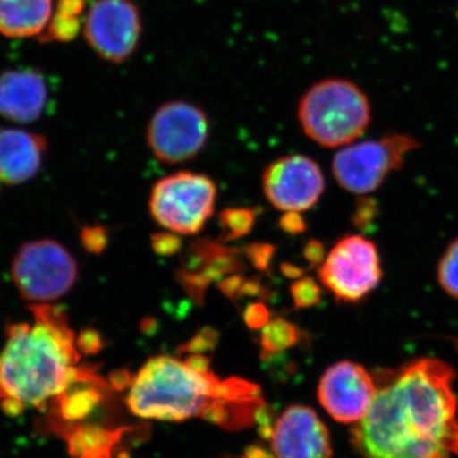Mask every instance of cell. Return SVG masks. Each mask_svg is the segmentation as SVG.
<instances>
[{
	"label": "cell",
	"mask_w": 458,
	"mask_h": 458,
	"mask_svg": "<svg viewBox=\"0 0 458 458\" xmlns=\"http://www.w3.org/2000/svg\"><path fill=\"white\" fill-rule=\"evenodd\" d=\"M456 372L436 358H419L376 378L366 417L352 430L363 458L458 456Z\"/></svg>",
	"instance_id": "obj_1"
},
{
	"label": "cell",
	"mask_w": 458,
	"mask_h": 458,
	"mask_svg": "<svg viewBox=\"0 0 458 458\" xmlns=\"http://www.w3.org/2000/svg\"><path fill=\"white\" fill-rule=\"evenodd\" d=\"M32 322L8 325L0 352V406L12 417L53 408L74 385L98 377L80 364L77 337L59 307L31 304Z\"/></svg>",
	"instance_id": "obj_2"
},
{
	"label": "cell",
	"mask_w": 458,
	"mask_h": 458,
	"mask_svg": "<svg viewBox=\"0 0 458 458\" xmlns=\"http://www.w3.org/2000/svg\"><path fill=\"white\" fill-rule=\"evenodd\" d=\"M204 354L186 360L150 358L128 386L126 403L135 417L181 421L204 418L219 426H250L264 405L258 386L245 379H221Z\"/></svg>",
	"instance_id": "obj_3"
},
{
	"label": "cell",
	"mask_w": 458,
	"mask_h": 458,
	"mask_svg": "<svg viewBox=\"0 0 458 458\" xmlns=\"http://www.w3.org/2000/svg\"><path fill=\"white\" fill-rule=\"evenodd\" d=\"M297 119L304 134L318 146L343 148L367 131L372 107L363 89L352 81L327 78L303 93Z\"/></svg>",
	"instance_id": "obj_4"
},
{
	"label": "cell",
	"mask_w": 458,
	"mask_h": 458,
	"mask_svg": "<svg viewBox=\"0 0 458 458\" xmlns=\"http://www.w3.org/2000/svg\"><path fill=\"white\" fill-rule=\"evenodd\" d=\"M216 186L210 177L177 172L156 183L149 209L161 227L176 234H197L213 216Z\"/></svg>",
	"instance_id": "obj_5"
},
{
	"label": "cell",
	"mask_w": 458,
	"mask_h": 458,
	"mask_svg": "<svg viewBox=\"0 0 458 458\" xmlns=\"http://www.w3.org/2000/svg\"><path fill=\"white\" fill-rule=\"evenodd\" d=\"M12 280L18 293L32 304L64 297L78 278L73 255L54 240H35L20 247L12 261Z\"/></svg>",
	"instance_id": "obj_6"
},
{
	"label": "cell",
	"mask_w": 458,
	"mask_h": 458,
	"mask_svg": "<svg viewBox=\"0 0 458 458\" xmlns=\"http://www.w3.org/2000/svg\"><path fill=\"white\" fill-rule=\"evenodd\" d=\"M417 148L418 140L403 134H388L379 140L349 144L334 156V177L346 191L369 194L393 172L399 171L408 153Z\"/></svg>",
	"instance_id": "obj_7"
},
{
	"label": "cell",
	"mask_w": 458,
	"mask_h": 458,
	"mask_svg": "<svg viewBox=\"0 0 458 458\" xmlns=\"http://www.w3.org/2000/svg\"><path fill=\"white\" fill-rule=\"evenodd\" d=\"M209 134L207 113L186 99H172L157 107L146 129L150 152L167 165L183 164L200 155Z\"/></svg>",
	"instance_id": "obj_8"
},
{
	"label": "cell",
	"mask_w": 458,
	"mask_h": 458,
	"mask_svg": "<svg viewBox=\"0 0 458 458\" xmlns=\"http://www.w3.org/2000/svg\"><path fill=\"white\" fill-rule=\"evenodd\" d=\"M318 278L339 302L360 303L381 283L378 249L369 238L344 237L325 258Z\"/></svg>",
	"instance_id": "obj_9"
},
{
	"label": "cell",
	"mask_w": 458,
	"mask_h": 458,
	"mask_svg": "<svg viewBox=\"0 0 458 458\" xmlns=\"http://www.w3.org/2000/svg\"><path fill=\"white\" fill-rule=\"evenodd\" d=\"M82 31L99 59L123 64L140 49L143 14L135 0H93L87 8Z\"/></svg>",
	"instance_id": "obj_10"
},
{
	"label": "cell",
	"mask_w": 458,
	"mask_h": 458,
	"mask_svg": "<svg viewBox=\"0 0 458 458\" xmlns=\"http://www.w3.org/2000/svg\"><path fill=\"white\" fill-rule=\"evenodd\" d=\"M262 189L276 209L301 213L311 209L324 194V174L310 157H280L265 168Z\"/></svg>",
	"instance_id": "obj_11"
},
{
	"label": "cell",
	"mask_w": 458,
	"mask_h": 458,
	"mask_svg": "<svg viewBox=\"0 0 458 458\" xmlns=\"http://www.w3.org/2000/svg\"><path fill=\"white\" fill-rule=\"evenodd\" d=\"M377 394L376 378L354 361L328 367L319 379V403L340 423H358L366 417Z\"/></svg>",
	"instance_id": "obj_12"
},
{
	"label": "cell",
	"mask_w": 458,
	"mask_h": 458,
	"mask_svg": "<svg viewBox=\"0 0 458 458\" xmlns=\"http://www.w3.org/2000/svg\"><path fill=\"white\" fill-rule=\"evenodd\" d=\"M271 454L276 458H331L330 434L309 406L285 409L271 429Z\"/></svg>",
	"instance_id": "obj_13"
},
{
	"label": "cell",
	"mask_w": 458,
	"mask_h": 458,
	"mask_svg": "<svg viewBox=\"0 0 458 458\" xmlns=\"http://www.w3.org/2000/svg\"><path fill=\"white\" fill-rule=\"evenodd\" d=\"M49 104L47 78L35 69H14L0 74V114L12 122L40 119Z\"/></svg>",
	"instance_id": "obj_14"
},
{
	"label": "cell",
	"mask_w": 458,
	"mask_h": 458,
	"mask_svg": "<svg viewBox=\"0 0 458 458\" xmlns=\"http://www.w3.org/2000/svg\"><path fill=\"white\" fill-rule=\"evenodd\" d=\"M42 135L20 129H0V182L20 185L36 176L47 152Z\"/></svg>",
	"instance_id": "obj_15"
},
{
	"label": "cell",
	"mask_w": 458,
	"mask_h": 458,
	"mask_svg": "<svg viewBox=\"0 0 458 458\" xmlns=\"http://www.w3.org/2000/svg\"><path fill=\"white\" fill-rule=\"evenodd\" d=\"M53 11V0H0V33L12 38L40 35Z\"/></svg>",
	"instance_id": "obj_16"
},
{
	"label": "cell",
	"mask_w": 458,
	"mask_h": 458,
	"mask_svg": "<svg viewBox=\"0 0 458 458\" xmlns=\"http://www.w3.org/2000/svg\"><path fill=\"white\" fill-rule=\"evenodd\" d=\"M87 0H56L49 25L42 33L41 41H73L83 30Z\"/></svg>",
	"instance_id": "obj_17"
},
{
	"label": "cell",
	"mask_w": 458,
	"mask_h": 458,
	"mask_svg": "<svg viewBox=\"0 0 458 458\" xmlns=\"http://www.w3.org/2000/svg\"><path fill=\"white\" fill-rule=\"evenodd\" d=\"M72 454L78 458H104L108 452V443L113 433L98 428L69 429L66 436Z\"/></svg>",
	"instance_id": "obj_18"
},
{
	"label": "cell",
	"mask_w": 458,
	"mask_h": 458,
	"mask_svg": "<svg viewBox=\"0 0 458 458\" xmlns=\"http://www.w3.org/2000/svg\"><path fill=\"white\" fill-rule=\"evenodd\" d=\"M301 333L298 327L286 319L278 318L270 319L261 328L260 344L262 355L278 354L292 348L300 340Z\"/></svg>",
	"instance_id": "obj_19"
},
{
	"label": "cell",
	"mask_w": 458,
	"mask_h": 458,
	"mask_svg": "<svg viewBox=\"0 0 458 458\" xmlns=\"http://www.w3.org/2000/svg\"><path fill=\"white\" fill-rule=\"evenodd\" d=\"M255 222V210L247 208H229L223 210L219 216L223 240L234 241L245 237L254 228Z\"/></svg>",
	"instance_id": "obj_20"
},
{
	"label": "cell",
	"mask_w": 458,
	"mask_h": 458,
	"mask_svg": "<svg viewBox=\"0 0 458 458\" xmlns=\"http://www.w3.org/2000/svg\"><path fill=\"white\" fill-rule=\"evenodd\" d=\"M438 282L445 293L458 300V237L452 241L439 260Z\"/></svg>",
	"instance_id": "obj_21"
},
{
	"label": "cell",
	"mask_w": 458,
	"mask_h": 458,
	"mask_svg": "<svg viewBox=\"0 0 458 458\" xmlns=\"http://www.w3.org/2000/svg\"><path fill=\"white\" fill-rule=\"evenodd\" d=\"M291 295L297 309H310L321 302L322 289L315 279L301 276L292 284Z\"/></svg>",
	"instance_id": "obj_22"
},
{
	"label": "cell",
	"mask_w": 458,
	"mask_h": 458,
	"mask_svg": "<svg viewBox=\"0 0 458 458\" xmlns=\"http://www.w3.org/2000/svg\"><path fill=\"white\" fill-rule=\"evenodd\" d=\"M152 249L157 255L172 256L179 254L182 249V241L174 232H162L152 236Z\"/></svg>",
	"instance_id": "obj_23"
},
{
	"label": "cell",
	"mask_w": 458,
	"mask_h": 458,
	"mask_svg": "<svg viewBox=\"0 0 458 458\" xmlns=\"http://www.w3.org/2000/svg\"><path fill=\"white\" fill-rule=\"evenodd\" d=\"M216 331L210 327H205L203 330L199 331L197 335L192 337L189 343L181 348V352H189V354H204L205 352L212 349L216 345Z\"/></svg>",
	"instance_id": "obj_24"
},
{
	"label": "cell",
	"mask_w": 458,
	"mask_h": 458,
	"mask_svg": "<svg viewBox=\"0 0 458 458\" xmlns=\"http://www.w3.org/2000/svg\"><path fill=\"white\" fill-rule=\"evenodd\" d=\"M82 243L89 254L98 255L106 249L108 238L102 227H86L82 229Z\"/></svg>",
	"instance_id": "obj_25"
},
{
	"label": "cell",
	"mask_w": 458,
	"mask_h": 458,
	"mask_svg": "<svg viewBox=\"0 0 458 458\" xmlns=\"http://www.w3.org/2000/svg\"><path fill=\"white\" fill-rule=\"evenodd\" d=\"M245 252L247 259L251 261L256 269L265 271L269 269L276 247L267 245V243H255V245L247 247Z\"/></svg>",
	"instance_id": "obj_26"
},
{
	"label": "cell",
	"mask_w": 458,
	"mask_h": 458,
	"mask_svg": "<svg viewBox=\"0 0 458 458\" xmlns=\"http://www.w3.org/2000/svg\"><path fill=\"white\" fill-rule=\"evenodd\" d=\"M245 324L251 330H261L270 321V312L262 303H252L245 311Z\"/></svg>",
	"instance_id": "obj_27"
},
{
	"label": "cell",
	"mask_w": 458,
	"mask_h": 458,
	"mask_svg": "<svg viewBox=\"0 0 458 458\" xmlns=\"http://www.w3.org/2000/svg\"><path fill=\"white\" fill-rule=\"evenodd\" d=\"M78 348L83 354H95L102 349V337L98 331L84 330L80 336L77 337Z\"/></svg>",
	"instance_id": "obj_28"
},
{
	"label": "cell",
	"mask_w": 458,
	"mask_h": 458,
	"mask_svg": "<svg viewBox=\"0 0 458 458\" xmlns=\"http://www.w3.org/2000/svg\"><path fill=\"white\" fill-rule=\"evenodd\" d=\"M279 225L288 234H301L307 229L306 221L298 212H285L283 214Z\"/></svg>",
	"instance_id": "obj_29"
},
{
	"label": "cell",
	"mask_w": 458,
	"mask_h": 458,
	"mask_svg": "<svg viewBox=\"0 0 458 458\" xmlns=\"http://www.w3.org/2000/svg\"><path fill=\"white\" fill-rule=\"evenodd\" d=\"M304 259L312 265H318L325 260V247L318 241L311 240L307 242L303 251Z\"/></svg>",
	"instance_id": "obj_30"
},
{
	"label": "cell",
	"mask_w": 458,
	"mask_h": 458,
	"mask_svg": "<svg viewBox=\"0 0 458 458\" xmlns=\"http://www.w3.org/2000/svg\"><path fill=\"white\" fill-rule=\"evenodd\" d=\"M243 280H245V278H242V276H237V274H232V276H228L227 278L219 283V288H221L223 293L227 295V297L234 298L237 297L238 291H240Z\"/></svg>",
	"instance_id": "obj_31"
},
{
	"label": "cell",
	"mask_w": 458,
	"mask_h": 458,
	"mask_svg": "<svg viewBox=\"0 0 458 458\" xmlns=\"http://www.w3.org/2000/svg\"><path fill=\"white\" fill-rule=\"evenodd\" d=\"M237 458H276L270 452L262 450L260 447H250L247 448L245 454L242 456Z\"/></svg>",
	"instance_id": "obj_32"
},
{
	"label": "cell",
	"mask_w": 458,
	"mask_h": 458,
	"mask_svg": "<svg viewBox=\"0 0 458 458\" xmlns=\"http://www.w3.org/2000/svg\"><path fill=\"white\" fill-rule=\"evenodd\" d=\"M282 271H283V274H284V276H288V278L298 279V278H301V276H303L302 269H300V267H294V265L283 264Z\"/></svg>",
	"instance_id": "obj_33"
}]
</instances>
